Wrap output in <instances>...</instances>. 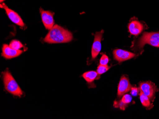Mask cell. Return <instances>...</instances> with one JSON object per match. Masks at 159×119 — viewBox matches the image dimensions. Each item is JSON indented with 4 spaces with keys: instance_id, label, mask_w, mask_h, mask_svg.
Segmentation results:
<instances>
[{
    "instance_id": "cell-2",
    "label": "cell",
    "mask_w": 159,
    "mask_h": 119,
    "mask_svg": "<svg viewBox=\"0 0 159 119\" xmlns=\"http://www.w3.org/2000/svg\"><path fill=\"white\" fill-rule=\"evenodd\" d=\"M146 44L159 48V32H144L139 39L132 42L131 48L136 53L142 54L144 51L143 48Z\"/></svg>"
},
{
    "instance_id": "cell-13",
    "label": "cell",
    "mask_w": 159,
    "mask_h": 119,
    "mask_svg": "<svg viewBox=\"0 0 159 119\" xmlns=\"http://www.w3.org/2000/svg\"><path fill=\"white\" fill-rule=\"evenodd\" d=\"M83 77L88 83L90 88L95 87L96 86L95 83H94V81L95 80L99 79L100 78L97 71H90L84 73L83 74Z\"/></svg>"
},
{
    "instance_id": "cell-5",
    "label": "cell",
    "mask_w": 159,
    "mask_h": 119,
    "mask_svg": "<svg viewBox=\"0 0 159 119\" xmlns=\"http://www.w3.org/2000/svg\"><path fill=\"white\" fill-rule=\"evenodd\" d=\"M139 88L144 95L147 96L152 102L156 97V92L159 91L156 85L151 81L143 82L139 83Z\"/></svg>"
},
{
    "instance_id": "cell-3",
    "label": "cell",
    "mask_w": 159,
    "mask_h": 119,
    "mask_svg": "<svg viewBox=\"0 0 159 119\" xmlns=\"http://www.w3.org/2000/svg\"><path fill=\"white\" fill-rule=\"evenodd\" d=\"M5 89L13 96L21 97L23 92L11 74L8 70L2 73Z\"/></svg>"
},
{
    "instance_id": "cell-16",
    "label": "cell",
    "mask_w": 159,
    "mask_h": 119,
    "mask_svg": "<svg viewBox=\"0 0 159 119\" xmlns=\"http://www.w3.org/2000/svg\"><path fill=\"white\" fill-rule=\"evenodd\" d=\"M110 68V66H108L107 65H102L100 64V65L97 67V73H98V75L100 76L101 74L106 72Z\"/></svg>"
},
{
    "instance_id": "cell-8",
    "label": "cell",
    "mask_w": 159,
    "mask_h": 119,
    "mask_svg": "<svg viewBox=\"0 0 159 119\" xmlns=\"http://www.w3.org/2000/svg\"><path fill=\"white\" fill-rule=\"evenodd\" d=\"M40 11L43 24L45 28L50 31L54 25V13L48 11H44L41 8L40 9Z\"/></svg>"
},
{
    "instance_id": "cell-10",
    "label": "cell",
    "mask_w": 159,
    "mask_h": 119,
    "mask_svg": "<svg viewBox=\"0 0 159 119\" xmlns=\"http://www.w3.org/2000/svg\"><path fill=\"white\" fill-rule=\"evenodd\" d=\"M114 59L119 62H123L136 57V54L121 49H116L113 51Z\"/></svg>"
},
{
    "instance_id": "cell-6",
    "label": "cell",
    "mask_w": 159,
    "mask_h": 119,
    "mask_svg": "<svg viewBox=\"0 0 159 119\" xmlns=\"http://www.w3.org/2000/svg\"><path fill=\"white\" fill-rule=\"evenodd\" d=\"M104 33V31L102 30L101 32H97L94 35V39L92 48V58L90 62H93L100 53L102 49V40Z\"/></svg>"
},
{
    "instance_id": "cell-7",
    "label": "cell",
    "mask_w": 159,
    "mask_h": 119,
    "mask_svg": "<svg viewBox=\"0 0 159 119\" xmlns=\"http://www.w3.org/2000/svg\"><path fill=\"white\" fill-rule=\"evenodd\" d=\"M0 6H1V8L5 10L7 16L12 23L17 25L22 28H25V23L23 22L22 19L20 18L19 15L17 12L9 8L8 6L5 5V3H3L2 4H1Z\"/></svg>"
},
{
    "instance_id": "cell-12",
    "label": "cell",
    "mask_w": 159,
    "mask_h": 119,
    "mask_svg": "<svg viewBox=\"0 0 159 119\" xmlns=\"http://www.w3.org/2000/svg\"><path fill=\"white\" fill-rule=\"evenodd\" d=\"M132 96L126 94L122 96L121 100L115 101L113 104V106L115 108H119L122 111H125L129 104H132Z\"/></svg>"
},
{
    "instance_id": "cell-17",
    "label": "cell",
    "mask_w": 159,
    "mask_h": 119,
    "mask_svg": "<svg viewBox=\"0 0 159 119\" xmlns=\"http://www.w3.org/2000/svg\"><path fill=\"white\" fill-rule=\"evenodd\" d=\"M109 61L108 56L105 54H103L100 60V65H107Z\"/></svg>"
},
{
    "instance_id": "cell-14",
    "label": "cell",
    "mask_w": 159,
    "mask_h": 119,
    "mask_svg": "<svg viewBox=\"0 0 159 119\" xmlns=\"http://www.w3.org/2000/svg\"><path fill=\"white\" fill-rule=\"evenodd\" d=\"M140 99L142 105L145 107L147 110H151L153 107V104L150 98L146 95H144L142 91H140Z\"/></svg>"
},
{
    "instance_id": "cell-15",
    "label": "cell",
    "mask_w": 159,
    "mask_h": 119,
    "mask_svg": "<svg viewBox=\"0 0 159 119\" xmlns=\"http://www.w3.org/2000/svg\"><path fill=\"white\" fill-rule=\"evenodd\" d=\"M9 46L11 48L16 50H20V49L24 47L22 43L17 40H13L11 41L10 43Z\"/></svg>"
},
{
    "instance_id": "cell-18",
    "label": "cell",
    "mask_w": 159,
    "mask_h": 119,
    "mask_svg": "<svg viewBox=\"0 0 159 119\" xmlns=\"http://www.w3.org/2000/svg\"><path fill=\"white\" fill-rule=\"evenodd\" d=\"M140 90L139 88L137 87H132L131 90V95L133 96H136L140 94Z\"/></svg>"
},
{
    "instance_id": "cell-4",
    "label": "cell",
    "mask_w": 159,
    "mask_h": 119,
    "mask_svg": "<svg viewBox=\"0 0 159 119\" xmlns=\"http://www.w3.org/2000/svg\"><path fill=\"white\" fill-rule=\"evenodd\" d=\"M128 32L131 35L138 36L142 33L144 30L148 29V27L145 23L140 22L137 18H132L129 20L128 26Z\"/></svg>"
},
{
    "instance_id": "cell-1",
    "label": "cell",
    "mask_w": 159,
    "mask_h": 119,
    "mask_svg": "<svg viewBox=\"0 0 159 119\" xmlns=\"http://www.w3.org/2000/svg\"><path fill=\"white\" fill-rule=\"evenodd\" d=\"M73 39V34L58 25H54L44 38V42L50 44L67 43Z\"/></svg>"
},
{
    "instance_id": "cell-11",
    "label": "cell",
    "mask_w": 159,
    "mask_h": 119,
    "mask_svg": "<svg viewBox=\"0 0 159 119\" xmlns=\"http://www.w3.org/2000/svg\"><path fill=\"white\" fill-rule=\"evenodd\" d=\"M23 53V50L14 49L7 44H4L2 46V55L6 59H11L17 57Z\"/></svg>"
},
{
    "instance_id": "cell-19",
    "label": "cell",
    "mask_w": 159,
    "mask_h": 119,
    "mask_svg": "<svg viewBox=\"0 0 159 119\" xmlns=\"http://www.w3.org/2000/svg\"><path fill=\"white\" fill-rule=\"evenodd\" d=\"M4 1H5V0H0V2H3Z\"/></svg>"
},
{
    "instance_id": "cell-9",
    "label": "cell",
    "mask_w": 159,
    "mask_h": 119,
    "mask_svg": "<svg viewBox=\"0 0 159 119\" xmlns=\"http://www.w3.org/2000/svg\"><path fill=\"white\" fill-rule=\"evenodd\" d=\"M133 86H132L127 76L125 75H122L120 78V81L118 87L117 96L120 98L122 96L131 91Z\"/></svg>"
}]
</instances>
